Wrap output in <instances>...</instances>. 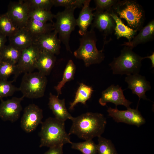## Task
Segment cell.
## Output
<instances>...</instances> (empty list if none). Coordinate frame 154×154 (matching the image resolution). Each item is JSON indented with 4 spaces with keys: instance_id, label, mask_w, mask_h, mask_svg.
<instances>
[{
    "instance_id": "35",
    "label": "cell",
    "mask_w": 154,
    "mask_h": 154,
    "mask_svg": "<svg viewBox=\"0 0 154 154\" xmlns=\"http://www.w3.org/2000/svg\"><path fill=\"white\" fill-rule=\"evenodd\" d=\"M85 0H52L53 6L64 7L65 8L74 7H82Z\"/></svg>"
},
{
    "instance_id": "13",
    "label": "cell",
    "mask_w": 154,
    "mask_h": 154,
    "mask_svg": "<svg viewBox=\"0 0 154 154\" xmlns=\"http://www.w3.org/2000/svg\"><path fill=\"white\" fill-rule=\"evenodd\" d=\"M99 102L103 106L107 103L111 102L115 105L116 108L118 105H122L127 109L130 108V105L132 103L125 98L121 87L114 85H112L102 91Z\"/></svg>"
},
{
    "instance_id": "31",
    "label": "cell",
    "mask_w": 154,
    "mask_h": 154,
    "mask_svg": "<svg viewBox=\"0 0 154 154\" xmlns=\"http://www.w3.org/2000/svg\"><path fill=\"white\" fill-rule=\"evenodd\" d=\"M12 81L0 79V100L3 98L11 96L16 91H19V88L13 85Z\"/></svg>"
},
{
    "instance_id": "14",
    "label": "cell",
    "mask_w": 154,
    "mask_h": 154,
    "mask_svg": "<svg viewBox=\"0 0 154 154\" xmlns=\"http://www.w3.org/2000/svg\"><path fill=\"white\" fill-rule=\"evenodd\" d=\"M61 42L54 31L34 37L33 44L40 50L54 55L60 53Z\"/></svg>"
},
{
    "instance_id": "2",
    "label": "cell",
    "mask_w": 154,
    "mask_h": 154,
    "mask_svg": "<svg viewBox=\"0 0 154 154\" xmlns=\"http://www.w3.org/2000/svg\"><path fill=\"white\" fill-rule=\"evenodd\" d=\"M39 133V147L49 148L72 142L70 135L66 132L65 122L55 118L49 117L41 123Z\"/></svg>"
},
{
    "instance_id": "17",
    "label": "cell",
    "mask_w": 154,
    "mask_h": 154,
    "mask_svg": "<svg viewBox=\"0 0 154 154\" xmlns=\"http://www.w3.org/2000/svg\"><path fill=\"white\" fill-rule=\"evenodd\" d=\"M48 105L56 119L64 122L68 119H72L73 117L66 107L64 99H60L57 96L50 93Z\"/></svg>"
},
{
    "instance_id": "10",
    "label": "cell",
    "mask_w": 154,
    "mask_h": 154,
    "mask_svg": "<svg viewBox=\"0 0 154 154\" xmlns=\"http://www.w3.org/2000/svg\"><path fill=\"white\" fill-rule=\"evenodd\" d=\"M43 118V111L38 106L31 104L26 106L21 120V126L26 133L31 132L42 123Z\"/></svg>"
},
{
    "instance_id": "4",
    "label": "cell",
    "mask_w": 154,
    "mask_h": 154,
    "mask_svg": "<svg viewBox=\"0 0 154 154\" xmlns=\"http://www.w3.org/2000/svg\"><path fill=\"white\" fill-rule=\"evenodd\" d=\"M113 11L121 19H124L128 26L139 31L143 27L145 12L142 6L135 0H118Z\"/></svg>"
},
{
    "instance_id": "8",
    "label": "cell",
    "mask_w": 154,
    "mask_h": 154,
    "mask_svg": "<svg viewBox=\"0 0 154 154\" xmlns=\"http://www.w3.org/2000/svg\"><path fill=\"white\" fill-rule=\"evenodd\" d=\"M40 50L33 44L22 50L19 60L16 64L17 70L13 81L22 73L32 72L35 69L36 61Z\"/></svg>"
},
{
    "instance_id": "33",
    "label": "cell",
    "mask_w": 154,
    "mask_h": 154,
    "mask_svg": "<svg viewBox=\"0 0 154 154\" xmlns=\"http://www.w3.org/2000/svg\"><path fill=\"white\" fill-rule=\"evenodd\" d=\"M30 10L40 9L50 11L53 6L52 0H25Z\"/></svg>"
},
{
    "instance_id": "11",
    "label": "cell",
    "mask_w": 154,
    "mask_h": 154,
    "mask_svg": "<svg viewBox=\"0 0 154 154\" xmlns=\"http://www.w3.org/2000/svg\"><path fill=\"white\" fill-rule=\"evenodd\" d=\"M30 9L25 0L11 2L6 14L19 28L25 27L29 19Z\"/></svg>"
},
{
    "instance_id": "20",
    "label": "cell",
    "mask_w": 154,
    "mask_h": 154,
    "mask_svg": "<svg viewBox=\"0 0 154 154\" xmlns=\"http://www.w3.org/2000/svg\"><path fill=\"white\" fill-rule=\"evenodd\" d=\"M154 37V20H152L145 27H143L139 33L129 41L124 42L122 46L133 48L138 45L153 40Z\"/></svg>"
},
{
    "instance_id": "22",
    "label": "cell",
    "mask_w": 154,
    "mask_h": 154,
    "mask_svg": "<svg viewBox=\"0 0 154 154\" xmlns=\"http://www.w3.org/2000/svg\"><path fill=\"white\" fill-rule=\"evenodd\" d=\"M110 14L115 23V35L117 39H118L121 37H124L127 38L128 41L131 40L136 35L138 31L124 24L121 19L113 11V10L110 12Z\"/></svg>"
},
{
    "instance_id": "23",
    "label": "cell",
    "mask_w": 154,
    "mask_h": 154,
    "mask_svg": "<svg viewBox=\"0 0 154 154\" xmlns=\"http://www.w3.org/2000/svg\"><path fill=\"white\" fill-rule=\"evenodd\" d=\"M25 27L34 37L54 31L52 23H44L29 18Z\"/></svg>"
},
{
    "instance_id": "36",
    "label": "cell",
    "mask_w": 154,
    "mask_h": 154,
    "mask_svg": "<svg viewBox=\"0 0 154 154\" xmlns=\"http://www.w3.org/2000/svg\"><path fill=\"white\" fill-rule=\"evenodd\" d=\"M63 145H60L50 147L44 154H63Z\"/></svg>"
},
{
    "instance_id": "19",
    "label": "cell",
    "mask_w": 154,
    "mask_h": 154,
    "mask_svg": "<svg viewBox=\"0 0 154 154\" xmlns=\"http://www.w3.org/2000/svg\"><path fill=\"white\" fill-rule=\"evenodd\" d=\"M9 38V44L21 50L33 44L34 37L25 27L19 28L15 34Z\"/></svg>"
},
{
    "instance_id": "37",
    "label": "cell",
    "mask_w": 154,
    "mask_h": 154,
    "mask_svg": "<svg viewBox=\"0 0 154 154\" xmlns=\"http://www.w3.org/2000/svg\"><path fill=\"white\" fill-rule=\"evenodd\" d=\"M7 41V37L0 32V52L5 45Z\"/></svg>"
},
{
    "instance_id": "5",
    "label": "cell",
    "mask_w": 154,
    "mask_h": 154,
    "mask_svg": "<svg viewBox=\"0 0 154 154\" xmlns=\"http://www.w3.org/2000/svg\"><path fill=\"white\" fill-rule=\"evenodd\" d=\"M133 49L125 46L121 50L120 55L114 58L109 64L113 74L128 75L139 74L144 58L134 52Z\"/></svg>"
},
{
    "instance_id": "7",
    "label": "cell",
    "mask_w": 154,
    "mask_h": 154,
    "mask_svg": "<svg viewBox=\"0 0 154 154\" xmlns=\"http://www.w3.org/2000/svg\"><path fill=\"white\" fill-rule=\"evenodd\" d=\"M47 83L46 76L39 72L24 73L19 88L24 97L37 99L44 95Z\"/></svg>"
},
{
    "instance_id": "6",
    "label": "cell",
    "mask_w": 154,
    "mask_h": 154,
    "mask_svg": "<svg viewBox=\"0 0 154 154\" xmlns=\"http://www.w3.org/2000/svg\"><path fill=\"white\" fill-rule=\"evenodd\" d=\"M75 7L65 8L64 10L55 15L56 21L52 23L54 31L59 35V38L64 45L66 50L72 53L69 41L71 34L76 26L74 15Z\"/></svg>"
},
{
    "instance_id": "18",
    "label": "cell",
    "mask_w": 154,
    "mask_h": 154,
    "mask_svg": "<svg viewBox=\"0 0 154 154\" xmlns=\"http://www.w3.org/2000/svg\"><path fill=\"white\" fill-rule=\"evenodd\" d=\"M91 1L90 0H85L79 16L76 19V26L79 28L78 33L82 36L88 31V27L92 25L94 20L93 11L95 9L90 7Z\"/></svg>"
},
{
    "instance_id": "25",
    "label": "cell",
    "mask_w": 154,
    "mask_h": 154,
    "mask_svg": "<svg viewBox=\"0 0 154 154\" xmlns=\"http://www.w3.org/2000/svg\"><path fill=\"white\" fill-rule=\"evenodd\" d=\"M76 70V66L73 61L72 60H69L64 71L62 80L54 87L58 96L62 94V89L65 84L74 79Z\"/></svg>"
},
{
    "instance_id": "34",
    "label": "cell",
    "mask_w": 154,
    "mask_h": 154,
    "mask_svg": "<svg viewBox=\"0 0 154 154\" xmlns=\"http://www.w3.org/2000/svg\"><path fill=\"white\" fill-rule=\"evenodd\" d=\"M117 0H95L96 4L95 10L96 11L110 12L113 10V7L117 3Z\"/></svg>"
},
{
    "instance_id": "32",
    "label": "cell",
    "mask_w": 154,
    "mask_h": 154,
    "mask_svg": "<svg viewBox=\"0 0 154 154\" xmlns=\"http://www.w3.org/2000/svg\"><path fill=\"white\" fill-rule=\"evenodd\" d=\"M17 70L16 64L3 61L0 65V79L7 80L11 75L15 74Z\"/></svg>"
},
{
    "instance_id": "39",
    "label": "cell",
    "mask_w": 154,
    "mask_h": 154,
    "mask_svg": "<svg viewBox=\"0 0 154 154\" xmlns=\"http://www.w3.org/2000/svg\"><path fill=\"white\" fill-rule=\"evenodd\" d=\"M2 61L3 60H2V58L0 54V65L1 64Z\"/></svg>"
},
{
    "instance_id": "26",
    "label": "cell",
    "mask_w": 154,
    "mask_h": 154,
    "mask_svg": "<svg viewBox=\"0 0 154 154\" xmlns=\"http://www.w3.org/2000/svg\"><path fill=\"white\" fill-rule=\"evenodd\" d=\"M19 29L6 13L0 14V32L1 33L9 37L15 34Z\"/></svg>"
},
{
    "instance_id": "24",
    "label": "cell",
    "mask_w": 154,
    "mask_h": 154,
    "mask_svg": "<svg viewBox=\"0 0 154 154\" xmlns=\"http://www.w3.org/2000/svg\"><path fill=\"white\" fill-rule=\"evenodd\" d=\"M93 91L92 87L81 83L76 92L74 100L70 104L69 109L72 110L78 103L86 105L87 101L90 98Z\"/></svg>"
},
{
    "instance_id": "12",
    "label": "cell",
    "mask_w": 154,
    "mask_h": 154,
    "mask_svg": "<svg viewBox=\"0 0 154 154\" xmlns=\"http://www.w3.org/2000/svg\"><path fill=\"white\" fill-rule=\"evenodd\" d=\"M25 98L13 97L6 101L1 100L0 104V117L4 121L13 123L20 117L22 110L21 102Z\"/></svg>"
},
{
    "instance_id": "15",
    "label": "cell",
    "mask_w": 154,
    "mask_h": 154,
    "mask_svg": "<svg viewBox=\"0 0 154 154\" xmlns=\"http://www.w3.org/2000/svg\"><path fill=\"white\" fill-rule=\"evenodd\" d=\"M110 12L105 11L94 13V18L91 25L103 33L104 37V45L106 42L107 37L111 35L114 31L116 27L115 21L110 14Z\"/></svg>"
},
{
    "instance_id": "9",
    "label": "cell",
    "mask_w": 154,
    "mask_h": 154,
    "mask_svg": "<svg viewBox=\"0 0 154 154\" xmlns=\"http://www.w3.org/2000/svg\"><path fill=\"white\" fill-rule=\"evenodd\" d=\"M107 112L109 115L116 122H122L129 124L134 125L137 127L145 124V120L138 110L130 108L126 110H120L116 108H108Z\"/></svg>"
},
{
    "instance_id": "3",
    "label": "cell",
    "mask_w": 154,
    "mask_h": 154,
    "mask_svg": "<svg viewBox=\"0 0 154 154\" xmlns=\"http://www.w3.org/2000/svg\"><path fill=\"white\" fill-rule=\"evenodd\" d=\"M94 28L91 26L89 31L79 39L80 45L74 52V56L82 60L86 67L101 63L105 56L103 50H98L96 46L98 40Z\"/></svg>"
},
{
    "instance_id": "1",
    "label": "cell",
    "mask_w": 154,
    "mask_h": 154,
    "mask_svg": "<svg viewBox=\"0 0 154 154\" xmlns=\"http://www.w3.org/2000/svg\"><path fill=\"white\" fill-rule=\"evenodd\" d=\"M69 134H73L85 140L99 137L104 132L107 124L104 115L98 113L87 112L73 117Z\"/></svg>"
},
{
    "instance_id": "38",
    "label": "cell",
    "mask_w": 154,
    "mask_h": 154,
    "mask_svg": "<svg viewBox=\"0 0 154 154\" xmlns=\"http://www.w3.org/2000/svg\"><path fill=\"white\" fill-rule=\"evenodd\" d=\"M144 59L148 58L150 59L151 61L152 64V68L154 67V52H153L152 54L149 56L144 57Z\"/></svg>"
},
{
    "instance_id": "27",
    "label": "cell",
    "mask_w": 154,
    "mask_h": 154,
    "mask_svg": "<svg viewBox=\"0 0 154 154\" xmlns=\"http://www.w3.org/2000/svg\"><path fill=\"white\" fill-rule=\"evenodd\" d=\"M22 50L10 44L5 45L0 52L2 60L16 64L20 58Z\"/></svg>"
},
{
    "instance_id": "21",
    "label": "cell",
    "mask_w": 154,
    "mask_h": 154,
    "mask_svg": "<svg viewBox=\"0 0 154 154\" xmlns=\"http://www.w3.org/2000/svg\"><path fill=\"white\" fill-rule=\"evenodd\" d=\"M56 60L54 54L40 50L36 61L35 68L45 76L48 75L54 67Z\"/></svg>"
},
{
    "instance_id": "28",
    "label": "cell",
    "mask_w": 154,
    "mask_h": 154,
    "mask_svg": "<svg viewBox=\"0 0 154 154\" xmlns=\"http://www.w3.org/2000/svg\"><path fill=\"white\" fill-rule=\"evenodd\" d=\"M71 148L80 151L82 154H97V145L92 139L78 143L72 142Z\"/></svg>"
},
{
    "instance_id": "29",
    "label": "cell",
    "mask_w": 154,
    "mask_h": 154,
    "mask_svg": "<svg viewBox=\"0 0 154 154\" xmlns=\"http://www.w3.org/2000/svg\"><path fill=\"white\" fill-rule=\"evenodd\" d=\"M98 137L97 145V153L98 154H118L111 140L101 136Z\"/></svg>"
},
{
    "instance_id": "16",
    "label": "cell",
    "mask_w": 154,
    "mask_h": 154,
    "mask_svg": "<svg viewBox=\"0 0 154 154\" xmlns=\"http://www.w3.org/2000/svg\"><path fill=\"white\" fill-rule=\"evenodd\" d=\"M125 81L128 85V88L130 89L133 94L137 95L139 101L137 107L141 98L148 100L145 95L146 92L150 90L151 87L150 82L145 76L139 74L127 75Z\"/></svg>"
},
{
    "instance_id": "30",
    "label": "cell",
    "mask_w": 154,
    "mask_h": 154,
    "mask_svg": "<svg viewBox=\"0 0 154 154\" xmlns=\"http://www.w3.org/2000/svg\"><path fill=\"white\" fill-rule=\"evenodd\" d=\"M29 18L44 23L48 21L53 23L52 19L54 18L55 15L52 13L50 11L40 9L30 10L29 13Z\"/></svg>"
}]
</instances>
